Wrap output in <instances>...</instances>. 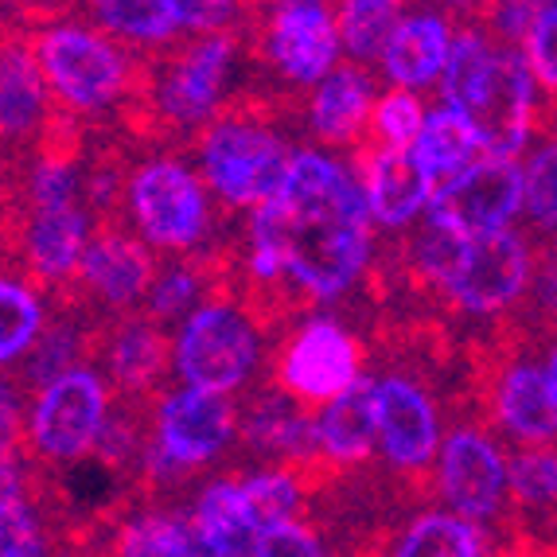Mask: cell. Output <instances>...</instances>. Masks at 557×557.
I'll list each match as a JSON object with an SVG mask.
<instances>
[{
  "label": "cell",
  "mask_w": 557,
  "mask_h": 557,
  "mask_svg": "<svg viewBox=\"0 0 557 557\" xmlns=\"http://www.w3.org/2000/svg\"><path fill=\"white\" fill-rule=\"evenodd\" d=\"M371 223L351 168L324 152H293L277 196L253 207L250 270L258 281L288 277L308 297L332 300L367 270Z\"/></svg>",
  "instance_id": "cell-1"
},
{
  "label": "cell",
  "mask_w": 557,
  "mask_h": 557,
  "mask_svg": "<svg viewBox=\"0 0 557 557\" xmlns=\"http://www.w3.org/2000/svg\"><path fill=\"white\" fill-rule=\"evenodd\" d=\"M172 362L187 386L231 394L253 374L258 362V332L250 317L234 305H203L187 312L172 344Z\"/></svg>",
  "instance_id": "cell-2"
},
{
  "label": "cell",
  "mask_w": 557,
  "mask_h": 557,
  "mask_svg": "<svg viewBox=\"0 0 557 557\" xmlns=\"http://www.w3.org/2000/svg\"><path fill=\"white\" fill-rule=\"evenodd\" d=\"M203 180L231 207H258L277 196L288 152L270 129L250 121H223L203 137Z\"/></svg>",
  "instance_id": "cell-3"
},
{
  "label": "cell",
  "mask_w": 557,
  "mask_h": 557,
  "mask_svg": "<svg viewBox=\"0 0 557 557\" xmlns=\"http://www.w3.org/2000/svg\"><path fill=\"white\" fill-rule=\"evenodd\" d=\"M106 418H110V406H106L102 379L86 367H71L44 382L32 409V445L47 460H78L98 448Z\"/></svg>",
  "instance_id": "cell-4"
},
{
  "label": "cell",
  "mask_w": 557,
  "mask_h": 557,
  "mask_svg": "<svg viewBox=\"0 0 557 557\" xmlns=\"http://www.w3.org/2000/svg\"><path fill=\"white\" fill-rule=\"evenodd\" d=\"M519 211H522L519 160L487 157V152L475 157L468 168H460L456 176L441 180L437 191H433V203H429L433 219L468 234V238L511 226Z\"/></svg>",
  "instance_id": "cell-5"
},
{
  "label": "cell",
  "mask_w": 557,
  "mask_h": 557,
  "mask_svg": "<svg viewBox=\"0 0 557 557\" xmlns=\"http://www.w3.org/2000/svg\"><path fill=\"white\" fill-rule=\"evenodd\" d=\"M47 86L75 110H102L125 90L129 63L110 39L86 28H55L39 39Z\"/></svg>",
  "instance_id": "cell-6"
},
{
  "label": "cell",
  "mask_w": 557,
  "mask_h": 557,
  "mask_svg": "<svg viewBox=\"0 0 557 557\" xmlns=\"http://www.w3.org/2000/svg\"><path fill=\"white\" fill-rule=\"evenodd\" d=\"M129 203L152 246L187 250L207 226V196L191 168L180 160H152L133 176Z\"/></svg>",
  "instance_id": "cell-7"
},
{
  "label": "cell",
  "mask_w": 557,
  "mask_h": 557,
  "mask_svg": "<svg viewBox=\"0 0 557 557\" xmlns=\"http://www.w3.org/2000/svg\"><path fill=\"white\" fill-rule=\"evenodd\" d=\"M530 281V250L515 231H487L465 242L456 261L448 293L468 312H499L507 308Z\"/></svg>",
  "instance_id": "cell-8"
},
{
  "label": "cell",
  "mask_w": 557,
  "mask_h": 557,
  "mask_svg": "<svg viewBox=\"0 0 557 557\" xmlns=\"http://www.w3.org/2000/svg\"><path fill=\"white\" fill-rule=\"evenodd\" d=\"M534 66L515 51H495V63L483 78L468 117L475 121L480 149L487 157H519L530 137V110H534Z\"/></svg>",
  "instance_id": "cell-9"
},
{
  "label": "cell",
  "mask_w": 557,
  "mask_h": 557,
  "mask_svg": "<svg viewBox=\"0 0 557 557\" xmlns=\"http://www.w3.org/2000/svg\"><path fill=\"white\" fill-rule=\"evenodd\" d=\"M359 379V347L332 320H312L281 359V382L300 401H327Z\"/></svg>",
  "instance_id": "cell-10"
},
{
  "label": "cell",
  "mask_w": 557,
  "mask_h": 557,
  "mask_svg": "<svg viewBox=\"0 0 557 557\" xmlns=\"http://www.w3.org/2000/svg\"><path fill=\"white\" fill-rule=\"evenodd\" d=\"M339 24L320 0H281L270 24V59L293 83H320L339 63Z\"/></svg>",
  "instance_id": "cell-11"
},
{
  "label": "cell",
  "mask_w": 557,
  "mask_h": 557,
  "mask_svg": "<svg viewBox=\"0 0 557 557\" xmlns=\"http://www.w3.org/2000/svg\"><path fill=\"white\" fill-rule=\"evenodd\" d=\"M441 492L448 507L468 519H492L503 507L507 487V460L492 441L475 429H456L441 448Z\"/></svg>",
  "instance_id": "cell-12"
},
{
  "label": "cell",
  "mask_w": 557,
  "mask_h": 557,
  "mask_svg": "<svg viewBox=\"0 0 557 557\" xmlns=\"http://www.w3.org/2000/svg\"><path fill=\"white\" fill-rule=\"evenodd\" d=\"M234 433V409L226 394L203 391V386H184L160 406L157 418V445L180 465L199 468L211 456L223 453Z\"/></svg>",
  "instance_id": "cell-13"
},
{
  "label": "cell",
  "mask_w": 557,
  "mask_h": 557,
  "mask_svg": "<svg viewBox=\"0 0 557 557\" xmlns=\"http://www.w3.org/2000/svg\"><path fill=\"white\" fill-rule=\"evenodd\" d=\"M374 421L382 453L398 468H425L441 448L437 409L401 374L374 382Z\"/></svg>",
  "instance_id": "cell-14"
},
{
  "label": "cell",
  "mask_w": 557,
  "mask_h": 557,
  "mask_svg": "<svg viewBox=\"0 0 557 557\" xmlns=\"http://www.w3.org/2000/svg\"><path fill=\"white\" fill-rule=\"evenodd\" d=\"M362 191L371 203V219L386 231H401L418 219L421 211H429L437 180L429 176L425 164L418 160L413 145L409 149H394L382 145L367 157L362 168Z\"/></svg>",
  "instance_id": "cell-15"
},
{
  "label": "cell",
  "mask_w": 557,
  "mask_h": 557,
  "mask_svg": "<svg viewBox=\"0 0 557 557\" xmlns=\"http://www.w3.org/2000/svg\"><path fill=\"white\" fill-rule=\"evenodd\" d=\"M231 59L234 44L226 36H207L196 47H187L160 83V110L180 125L211 117L231 75Z\"/></svg>",
  "instance_id": "cell-16"
},
{
  "label": "cell",
  "mask_w": 557,
  "mask_h": 557,
  "mask_svg": "<svg viewBox=\"0 0 557 557\" xmlns=\"http://www.w3.org/2000/svg\"><path fill=\"white\" fill-rule=\"evenodd\" d=\"M78 281L110 308H129L140 297H149L157 265L140 242L106 231L86 242V253L78 261Z\"/></svg>",
  "instance_id": "cell-17"
},
{
  "label": "cell",
  "mask_w": 557,
  "mask_h": 557,
  "mask_svg": "<svg viewBox=\"0 0 557 557\" xmlns=\"http://www.w3.org/2000/svg\"><path fill=\"white\" fill-rule=\"evenodd\" d=\"M86 242H90V226L78 203L32 207V219L24 226V258L36 277L66 281L71 273H78Z\"/></svg>",
  "instance_id": "cell-18"
},
{
  "label": "cell",
  "mask_w": 557,
  "mask_h": 557,
  "mask_svg": "<svg viewBox=\"0 0 557 557\" xmlns=\"http://www.w3.org/2000/svg\"><path fill=\"white\" fill-rule=\"evenodd\" d=\"M317 437L327 460H339V465H355L371 456V448L379 445L371 379H355L347 391L324 401V409L317 413Z\"/></svg>",
  "instance_id": "cell-19"
},
{
  "label": "cell",
  "mask_w": 557,
  "mask_h": 557,
  "mask_svg": "<svg viewBox=\"0 0 557 557\" xmlns=\"http://www.w3.org/2000/svg\"><path fill=\"white\" fill-rule=\"evenodd\" d=\"M495 413L507 425V433L527 445L557 441V394L546 379V367L519 362L503 374L495 394Z\"/></svg>",
  "instance_id": "cell-20"
},
{
  "label": "cell",
  "mask_w": 557,
  "mask_h": 557,
  "mask_svg": "<svg viewBox=\"0 0 557 557\" xmlns=\"http://www.w3.org/2000/svg\"><path fill=\"white\" fill-rule=\"evenodd\" d=\"M448 47H453V36H448V24L441 16H409L398 20L394 36L386 39V51H382V66L391 75L394 86H418L437 83L441 71H445Z\"/></svg>",
  "instance_id": "cell-21"
},
{
  "label": "cell",
  "mask_w": 557,
  "mask_h": 557,
  "mask_svg": "<svg viewBox=\"0 0 557 557\" xmlns=\"http://www.w3.org/2000/svg\"><path fill=\"white\" fill-rule=\"evenodd\" d=\"M168 362H172V347H168L164 332L149 320L121 324L106 344V367H110V379L121 394L157 391Z\"/></svg>",
  "instance_id": "cell-22"
},
{
  "label": "cell",
  "mask_w": 557,
  "mask_h": 557,
  "mask_svg": "<svg viewBox=\"0 0 557 557\" xmlns=\"http://www.w3.org/2000/svg\"><path fill=\"white\" fill-rule=\"evenodd\" d=\"M374 106L371 78L362 75L359 66H332L317 86V98H312V133L327 145H339V140H351L355 133L367 125Z\"/></svg>",
  "instance_id": "cell-23"
},
{
  "label": "cell",
  "mask_w": 557,
  "mask_h": 557,
  "mask_svg": "<svg viewBox=\"0 0 557 557\" xmlns=\"http://www.w3.org/2000/svg\"><path fill=\"white\" fill-rule=\"evenodd\" d=\"M203 554L214 557H242L258 549V530H253L250 515H246V499H242V483L219 480L211 483L196 503L191 515Z\"/></svg>",
  "instance_id": "cell-24"
},
{
  "label": "cell",
  "mask_w": 557,
  "mask_h": 557,
  "mask_svg": "<svg viewBox=\"0 0 557 557\" xmlns=\"http://www.w3.org/2000/svg\"><path fill=\"white\" fill-rule=\"evenodd\" d=\"M413 152L425 164V172L433 180L456 176L460 168H468L475 157H483L480 149V133H475V121L468 117V110L460 106H441V110L425 113V125H421L418 140H413Z\"/></svg>",
  "instance_id": "cell-25"
},
{
  "label": "cell",
  "mask_w": 557,
  "mask_h": 557,
  "mask_svg": "<svg viewBox=\"0 0 557 557\" xmlns=\"http://www.w3.org/2000/svg\"><path fill=\"white\" fill-rule=\"evenodd\" d=\"M47 78L44 66L24 47L0 51V133L4 137H28L44 121Z\"/></svg>",
  "instance_id": "cell-26"
},
{
  "label": "cell",
  "mask_w": 557,
  "mask_h": 557,
  "mask_svg": "<svg viewBox=\"0 0 557 557\" xmlns=\"http://www.w3.org/2000/svg\"><path fill=\"white\" fill-rule=\"evenodd\" d=\"M39 515L28 499L20 465L9 456H0V557H36L47 554Z\"/></svg>",
  "instance_id": "cell-27"
},
{
  "label": "cell",
  "mask_w": 557,
  "mask_h": 557,
  "mask_svg": "<svg viewBox=\"0 0 557 557\" xmlns=\"http://www.w3.org/2000/svg\"><path fill=\"white\" fill-rule=\"evenodd\" d=\"M394 549L401 557H475L487 546H483V530L475 527V519L460 511H433L413 522Z\"/></svg>",
  "instance_id": "cell-28"
},
{
  "label": "cell",
  "mask_w": 557,
  "mask_h": 557,
  "mask_svg": "<svg viewBox=\"0 0 557 557\" xmlns=\"http://www.w3.org/2000/svg\"><path fill=\"white\" fill-rule=\"evenodd\" d=\"M339 44L351 59H382L386 39L398 28V0H344L339 4Z\"/></svg>",
  "instance_id": "cell-29"
},
{
  "label": "cell",
  "mask_w": 557,
  "mask_h": 557,
  "mask_svg": "<svg viewBox=\"0 0 557 557\" xmlns=\"http://www.w3.org/2000/svg\"><path fill=\"white\" fill-rule=\"evenodd\" d=\"M117 549L129 557H191L203 554L196 527L172 515H145L117 534Z\"/></svg>",
  "instance_id": "cell-30"
},
{
  "label": "cell",
  "mask_w": 557,
  "mask_h": 557,
  "mask_svg": "<svg viewBox=\"0 0 557 557\" xmlns=\"http://www.w3.org/2000/svg\"><path fill=\"white\" fill-rule=\"evenodd\" d=\"M492 63H495L492 44H487L480 32H460V36L453 39V47H448L445 71H441L445 102L468 110V106L475 102V94H480L487 71H492Z\"/></svg>",
  "instance_id": "cell-31"
},
{
  "label": "cell",
  "mask_w": 557,
  "mask_h": 557,
  "mask_svg": "<svg viewBox=\"0 0 557 557\" xmlns=\"http://www.w3.org/2000/svg\"><path fill=\"white\" fill-rule=\"evenodd\" d=\"M102 24L133 44H164L180 28L168 0H94Z\"/></svg>",
  "instance_id": "cell-32"
},
{
  "label": "cell",
  "mask_w": 557,
  "mask_h": 557,
  "mask_svg": "<svg viewBox=\"0 0 557 557\" xmlns=\"http://www.w3.org/2000/svg\"><path fill=\"white\" fill-rule=\"evenodd\" d=\"M44 332V308L28 285L0 277V362L24 355Z\"/></svg>",
  "instance_id": "cell-33"
},
{
  "label": "cell",
  "mask_w": 557,
  "mask_h": 557,
  "mask_svg": "<svg viewBox=\"0 0 557 557\" xmlns=\"http://www.w3.org/2000/svg\"><path fill=\"white\" fill-rule=\"evenodd\" d=\"M242 499H246V515H250L258 539L270 527L285 519H297L300 507V483L293 472H258L242 483Z\"/></svg>",
  "instance_id": "cell-34"
},
{
  "label": "cell",
  "mask_w": 557,
  "mask_h": 557,
  "mask_svg": "<svg viewBox=\"0 0 557 557\" xmlns=\"http://www.w3.org/2000/svg\"><path fill=\"white\" fill-rule=\"evenodd\" d=\"M507 487L511 495L522 503V507H554L557 503V453L549 448H530V453H519L507 465Z\"/></svg>",
  "instance_id": "cell-35"
},
{
  "label": "cell",
  "mask_w": 557,
  "mask_h": 557,
  "mask_svg": "<svg viewBox=\"0 0 557 557\" xmlns=\"http://www.w3.org/2000/svg\"><path fill=\"white\" fill-rule=\"evenodd\" d=\"M522 211L539 226L557 231V145H546L522 168Z\"/></svg>",
  "instance_id": "cell-36"
},
{
  "label": "cell",
  "mask_w": 557,
  "mask_h": 557,
  "mask_svg": "<svg viewBox=\"0 0 557 557\" xmlns=\"http://www.w3.org/2000/svg\"><path fill=\"white\" fill-rule=\"evenodd\" d=\"M421 125H425V110H421L418 94L409 86H398L374 106V129H379L382 145H394V149H409L418 140Z\"/></svg>",
  "instance_id": "cell-37"
},
{
  "label": "cell",
  "mask_w": 557,
  "mask_h": 557,
  "mask_svg": "<svg viewBox=\"0 0 557 557\" xmlns=\"http://www.w3.org/2000/svg\"><path fill=\"white\" fill-rule=\"evenodd\" d=\"M465 242H468V234L453 231L448 223H441V219L429 214L425 231H421V238H418V265L425 270V277H433L437 285H448L456 261L465 253Z\"/></svg>",
  "instance_id": "cell-38"
},
{
  "label": "cell",
  "mask_w": 557,
  "mask_h": 557,
  "mask_svg": "<svg viewBox=\"0 0 557 557\" xmlns=\"http://www.w3.org/2000/svg\"><path fill=\"white\" fill-rule=\"evenodd\" d=\"M199 297V281L191 270H168L164 277L152 281L149 288V317L157 320H184Z\"/></svg>",
  "instance_id": "cell-39"
},
{
  "label": "cell",
  "mask_w": 557,
  "mask_h": 557,
  "mask_svg": "<svg viewBox=\"0 0 557 557\" xmlns=\"http://www.w3.org/2000/svg\"><path fill=\"white\" fill-rule=\"evenodd\" d=\"M55 203H78V172L71 160L47 157L32 172V207H55Z\"/></svg>",
  "instance_id": "cell-40"
},
{
  "label": "cell",
  "mask_w": 557,
  "mask_h": 557,
  "mask_svg": "<svg viewBox=\"0 0 557 557\" xmlns=\"http://www.w3.org/2000/svg\"><path fill=\"white\" fill-rule=\"evenodd\" d=\"M527 59L542 86L557 90V4L539 12L534 28L527 32Z\"/></svg>",
  "instance_id": "cell-41"
},
{
  "label": "cell",
  "mask_w": 557,
  "mask_h": 557,
  "mask_svg": "<svg viewBox=\"0 0 557 557\" xmlns=\"http://www.w3.org/2000/svg\"><path fill=\"white\" fill-rule=\"evenodd\" d=\"M253 554L258 557H317V554H324V542H320L317 530H308L305 522L285 519L261 534Z\"/></svg>",
  "instance_id": "cell-42"
},
{
  "label": "cell",
  "mask_w": 557,
  "mask_h": 557,
  "mask_svg": "<svg viewBox=\"0 0 557 557\" xmlns=\"http://www.w3.org/2000/svg\"><path fill=\"white\" fill-rule=\"evenodd\" d=\"M168 4H172V16H176L180 28L214 32V24H223L234 0H168Z\"/></svg>",
  "instance_id": "cell-43"
},
{
  "label": "cell",
  "mask_w": 557,
  "mask_h": 557,
  "mask_svg": "<svg viewBox=\"0 0 557 557\" xmlns=\"http://www.w3.org/2000/svg\"><path fill=\"white\" fill-rule=\"evenodd\" d=\"M549 9V0H499V9H495V20H499V28L507 36H522L534 28V20L539 12Z\"/></svg>",
  "instance_id": "cell-44"
},
{
  "label": "cell",
  "mask_w": 557,
  "mask_h": 557,
  "mask_svg": "<svg viewBox=\"0 0 557 557\" xmlns=\"http://www.w3.org/2000/svg\"><path fill=\"white\" fill-rule=\"evenodd\" d=\"M20 441V409L0 394V456H9Z\"/></svg>",
  "instance_id": "cell-45"
},
{
  "label": "cell",
  "mask_w": 557,
  "mask_h": 557,
  "mask_svg": "<svg viewBox=\"0 0 557 557\" xmlns=\"http://www.w3.org/2000/svg\"><path fill=\"white\" fill-rule=\"evenodd\" d=\"M546 379H549V386H554V394H557V347L549 351V359H546Z\"/></svg>",
  "instance_id": "cell-46"
},
{
  "label": "cell",
  "mask_w": 557,
  "mask_h": 557,
  "mask_svg": "<svg viewBox=\"0 0 557 557\" xmlns=\"http://www.w3.org/2000/svg\"><path fill=\"white\" fill-rule=\"evenodd\" d=\"M453 4H468V0H453Z\"/></svg>",
  "instance_id": "cell-47"
},
{
  "label": "cell",
  "mask_w": 557,
  "mask_h": 557,
  "mask_svg": "<svg viewBox=\"0 0 557 557\" xmlns=\"http://www.w3.org/2000/svg\"><path fill=\"white\" fill-rule=\"evenodd\" d=\"M549 4H557V0H549Z\"/></svg>",
  "instance_id": "cell-48"
}]
</instances>
